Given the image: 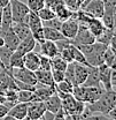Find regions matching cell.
Instances as JSON below:
<instances>
[{"instance_id": "6da1fadb", "label": "cell", "mask_w": 116, "mask_h": 120, "mask_svg": "<svg viewBox=\"0 0 116 120\" xmlns=\"http://www.w3.org/2000/svg\"><path fill=\"white\" fill-rule=\"evenodd\" d=\"M77 47L84 53L87 64L90 66H99L103 64V54L108 46L95 41L93 44L78 45Z\"/></svg>"}, {"instance_id": "7a4b0ae2", "label": "cell", "mask_w": 116, "mask_h": 120, "mask_svg": "<svg viewBox=\"0 0 116 120\" xmlns=\"http://www.w3.org/2000/svg\"><path fill=\"white\" fill-rule=\"evenodd\" d=\"M105 89L100 87H86V86H74L73 95L77 101H81L85 104H91L98 101Z\"/></svg>"}, {"instance_id": "3957f363", "label": "cell", "mask_w": 116, "mask_h": 120, "mask_svg": "<svg viewBox=\"0 0 116 120\" xmlns=\"http://www.w3.org/2000/svg\"><path fill=\"white\" fill-rule=\"evenodd\" d=\"M95 42V36L90 31V29L87 28L86 24H82L79 23V28L78 31L75 36V38L71 39V43L76 46L78 45H88L93 44Z\"/></svg>"}, {"instance_id": "277c9868", "label": "cell", "mask_w": 116, "mask_h": 120, "mask_svg": "<svg viewBox=\"0 0 116 120\" xmlns=\"http://www.w3.org/2000/svg\"><path fill=\"white\" fill-rule=\"evenodd\" d=\"M9 72H11V74L13 75L14 79H16L17 81L23 82V83H27V84H30V86H36L38 83L37 79H36V75H35V72L30 71V69L25 68V67L11 68Z\"/></svg>"}, {"instance_id": "5b68a950", "label": "cell", "mask_w": 116, "mask_h": 120, "mask_svg": "<svg viewBox=\"0 0 116 120\" xmlns=\"http://www.w3.org/2000/svg\"><path fill=\"white\" fill-rule=\"evenodd\" d=\"M9 5H11V9H12L13 22H23L30 12L28 5L20 0H11Z\"/></svg>"}, {"instance_id": "8992f818", "label": "cell", "mask_w": 116, "mask_h": 120, "mask_svg": "<svg viewBox=\"0 0 116 120\" xmlns=\"http://www.w3.org/2000/svg\"><path fill=\"white\" fill-rule=\"evenodd\" d=\"M45 113H46V107L44 102L40 101H35V102H30L28 105V113H27V118L29 120H39L45 119Z\"/></svg>"}, {"instance_id": "52a82bcc", "label": "cell", "mask_w": 116, "mask_h": 120, "mask_svg": "<svg viewBox=\"0 0 116 120\" xmlns=\"http://www.w3.org/2000/svg\"><path fill=\"white\" fill-rule=\"evenodd\" d=\"M81 9H83L86 14H88L92 17L101 19L103 12H105V2L103 0H91L85 6L81 7Z\"/></svg>"}, {"instance_id": "ba28073f", "label": "cell", "mask_w": 116, "mask_h": 120, "mask_svg": "<svg viewBox=\"0 0 116 120\" xmlns=\"http://www.w3.org/2000/svg\"><path fill=\"white\" fill-rule=\"evenodd\" d=\"M78 28H79V22L75 17H70V19H68V20L62 22L60 31L67 39L71 41V39L75 38V36H76V34L78 31Z\"/></svg>"}, {"instance_id": "9c48e42d", "label": "cell", "mask_w": 116, "mask_h": 120, "mask_svg": "<svg viewBox=\"0 0 116 120\" xmlns=\"http://www.w3.org/2000/svg\"><path fill=\"white\" fill-rule=\"evenodd\" d=\"M55 92H56L55 86H45V84L37 83L33 90V102L35 101L44 102L45 99H47L49 96H52Z\"/></svg>"}, {"instance_id": "30bf717a", "label": "cell", "mask_w": 116, "mask_h": 120, "mask_svg": "<svg viewBox=\"0 0 116 120\" xmlns=\"http://www.w3.org/2000/svg\"><path fill=\"white\" fill-rule=\"evenodd\" d=\"M28 105L29 103H22L18 102L9 109L8 114L4 118V119H17V120H23L27 118V113H28Z\"/></svg>"}, {"instance_id": "8fae6325", "label": "cell", "mask_w": 116, "mask_h": 120, "mask_svg": "<svg viewBox=\"0 0 116 120\" xmlns=\"http://www.w3.org/2000/svg\"><path fill=\"white\" fill-rule=\"evenodd\" d=\"M98 71H99V77H100V83H101L102 88L105 90L113 89L112 68L108 65H106V64H101V65L98 66Z\"/></svg>"}, {"instance_id": "7c38bea8", "label": "cell", "mask_w": 116, "mask_h": 120, "mask_svg": "<svg viewBox=\"0 0 116 120\" xmlns=\"http://www.w3.org/2000/svg\"><path fill=\"white\" fill-rule=\"evenodd\" d=\"M44 104L46 107V112H51L54 117V114H56L58 112L62 111V101L59 97V95L55 92L52 96H49L47 99L44 101Z\"/></svg>"}, {"instance_id": "4fadbf2b", "label": "cell", "mask_w": 116, "mask_h": 120, "mask_svg": "<svg viewBox=\"0 0 116 120\" xmlns=\"http://www.w3.org/2000/svg\"><path fill=\"white\" fill-rule=\"evenodd\" d=\"M90 71V66L84 65V64H79V62H75V86H82L85 80H86L87 75Z\"/></svg>"}, {"instance_id": "5bb4252c", "label": "cell", "mask_w": 116, "mask_h": 120, "mask_svg": "<svg viewBox=\"0 0 116 120\" xmlns=\"http://www.w3.org/2000/svg\"><path fill=\"white\" fill-rule=\"evenodd\" d=\"M23 67L28 68L30 71L35 72L37 71L39 67H40V64H39V54L31 51L28 52L23 56Z\"/></svg>"}, {"instance_id": "9a60e30c", "label": "cell", "mask_w": 116, "mask_h": 120, "mask_svg": "<svg viewBox=\"0 0 116 120\" xmlns=\"http://www.w3.org/2000/svg\"><path fill=\"white\" fill-rule=\"evenodd\" d=\"M1 35H2V37H4V39H5V45H6L7 47L12 49L13 51H15L21 41H20V38L17 37V35L14 32L13 27H11L9 29H7L6 31L1 32Z\"/></svg>"}, {"instance_id": "2e32d148", "label": "cell", "mask_w": 116, "mask_h": 120, "mask_svg": "<svg viewBox=\"0 0 116 120\" xmlns=\"http://www.w3.org/2000/svg\"><path fill=\"white\" fill-rule=\"evenodd\" d=\"M40 53L44 54V56H46V57L53 58V57L58 56L60 52H59V47L55 42L45 39L43 43L40 44Z\"/></svg>"}, {"instance_id": "e0dca14e", "label": "cell", "mask_w": 116, "mask_h": 120, "mask_svg": "<svg viewBox=\"0 0 116 120\" xmlns=\"http://www.w3.org/2000/svg\"><path fill=\"white\" fill-rule=\"evenodd\" d=\"M35 75L37 79V82L40 84L45 86H55V82L53 80L52 72L51 71H46L43 68H38L37 71H35Z\"/></svg>"}, {"instance_id": "ac0fdd59", "label": "cell", "mask_w": 116, "mask_h": 120, "mask_svg": "<svg viewBox=\"0 0 116 120\" xmlns=\"http://www.w3.org/2000/svg\"><path fill=\"white\" fill-rule=\"evenodd\" d=\"M83 86H86V87H100L101 86L100 77H99L98 66H90L88 75H87L85 82L83 83Z\"/></svg>"}, {"instance_id": "d6986e66", "label": "cell", "mask_w": 116, "mask_h": 120, "mask_svg": "<svg viewBox=\"0 0 116 120\" xmlns=\"http://www.w3.org/2000/svg\"><path fill=\"white\" fill-rule=\"evenodd\" d=\"M87 28L90 29V31L95 36V38L98 36H100L102 32L106 30V27L105 24L102 23L101 19H98V17H91L86 23Z\"/></svg>"}, {"instance_id": "ffe728a7", "label": "cell", "mask_w": 116, "mask_h": 120, "mask_svg": "<svg viewBox=\"0 0 116 120\" xmlns=\"http://www.w3.org/2000/svg\"><path fill=\"white\" fill-rule=\"evenodd\" d=\"M36 45H37L36 39L33 38L32 35H30V36L25 37L24 39H22V41L20 42V44L16 47V50H17L18 52H21L22 54H25V53H28V52L33 51L35 47H36Z\"/></svg>"}, {"instance_id": "44dd1931", "label": "cell", "mask_w": 116, "mask_h": 120, "mask_svg": "<svg viewBox=\"0 0 116 120\" xmlns=\"http://www.w3.org/2000/svg\"><path fill=\"white\" fill-rule=\"evenodd\" d=\"M23 22H25V23L29 26L31 32L35 31V30H37V29H40V28H43L44 27L42 19L38 16L37 13H35V12H32V11H30L29 12V14L27 15V17L24 19Z\"/></svg>"}, {"instance_id": "7402d4cb", "label": "cell", "mask_w": 116, "mask_h": 120, "mask_svg": "<svg viewBox=\"0 0 116 120\" xmlns=\"http://www.w3.org/2000/svg\"><path fill=\"white\" fill-rule=\"evenodd\" d=\"M13 26V16H12V9L11 5H7L2 8V20H1V30L0 34L9 29Z\"/></svg>"}, {"instance_id": "603a6c76", "label": "cell", "mask_w": 116, "mask_h": 120, "mask_svg": "<svg viewBox=\"0 0 116 120\" xmlns=\"http://www.w3.org/2000/svg\"><path fill=\"white\" fill-rule=\"evenodd\" d=\"M13 30L17 35V37L20 38V41L24 39L25 37H28L31 35V30H30L29 26L25 22H13Z\"/></svg>"}, {"instance_id": "cb8c5ba5", "label": "cell", "mask_w": 116, "mask_h": 120, "mask_svg": "<svg viewBox=\"0 0 116 120\" xmlns=\"http://www.w3.org/2000/svg\"><path fill=\"white\" fill-rule=\"evenodd\" d=\"M44 37L47 41H53V42H58L61 39H66V37L61 34V31L55 28H51V27H44Z\"/></svg>"}, {"instance_id": "d4e9b609", "label": "cell", "mask_w": 116, "mask_h": 120, "mask_svg": "<svg viewBox=\"0 0 116 120\" xmlns=\"http://www.w3.org/2000/svg\"><path fill=\"white\" fill-rule=\"evenodd\" d=\"M69 49H70V52H71V56H73V59L75 62H79V64H84V65H88L86 61V58L84 56V53L73 43L69 44ZM90 66V65H88Z\"/></svg>"}, {"instance_id": "484cf974", "label": "cell", "mask_w": 116, "mask_h": 120, "mask_svg": "<svg viewBox=\"0 0 116 120\" xmlns=\"http://www.w3.org/2000/svg\"><path fill=\"white\" fill-rule=\"evenodd\" d=\"M23 56L21 52H18L17 50H15L11 57V60H9V67L8 69L11 68H21L23 67Z\"/></svg>"}, {"instance_id": "4316f807", "label": "cell", "mask_w": 116, "mask_h": 120, "mask_svg": "<svg viewBox=\"0 0 116 120\" xmlns=\"http://www.w3.org/2000/svg\"><path fill=\"white\" fill-rule=\"evenodd\" d=\"M13 52L14 51L12 49L7 47L6 45L0 47V60L2 61V64H4V66L6 68L9 67V60H11V57H12Z\"/></svg>"}, {"instance_id": "83f0119b", "label": "cell", "mask_w": 116, "mask_h": 120, "mask_svg": "<svg viewBox=\"0 0 116 120\" xmlns=\"http://www.w3.org/2000/svg\"><path fill=\"white\" fill-rule=\"evenodd\" d=\"M75 12H76V11H71V9L68 8L66 5H63L62 7L59 8L58 11H55V14H56V17L60 19V20L63 22V21H66V20L73 17V15Z\"/></svg>"}, {"instance_id": "f1b7e54d", "label": "cell", "mask_w": 116, "mask_h": 120, "mask_svg": "<svg viewBox=\"0 0 116 120\" xmlns=\"http://www.w3.org/2000/svg\"><path fill=\"white\" fill-rule=\"evenodd\" d=\"M55 89L59 92H63V94H73V90H74V84L68 81V80H63L61 82H59L55 84Z\"/></svg>"}, {"instance_id": "f546056e", "label": "cell", "mask_w": 116, "mask_h": 120, "mask_svg": "<svg viewBox=\"0 0 116 120\" xmlns=\"http://www.w3.org/2000/svg\"><path fill=\"white\" fill-rule=\"evenodd\" d=\"M17 101L22 103L33 102V91L30 90H17Z\"/></svg>"}, {"instance_id": "4dcf8cb0", "label": "cell", "mask_w": 116, "mask_h": 120, "mask_svg": "<svg viewBox=\"0 0 116 120\" xmlns=\"http://www.w3.org/2000/svg\"><path fill=\"white\" fill-rule=\"evenodd\" d=\"M51 60H52V68H53V69H59V71H63V72L66 71L68 62L62 59L60 54L53 57V58H51Z\"/></svg>"}, {"instance_id": "1f68e13d", "label": "cell", "mask_w": 116, "mask_h": 120, "mask_svg": "<svg viewBox=\"0 0 116 120\" xmlns=\"http://www.w3.org/2000/svg\"><path fill=\"white\" fill-rule=\"evenodd\" d=\"M113 36H114L113 29H108V28H106V30L102 32L101 35H100V36H98V37L95 38V41L108 46L109 43H110V39H112V37H113Z\"/></svg>"}, {"instance_id": "d6a6232c", "label": "cell", "mask_w": 116, "mask_h": 120, "mask_svg": "<svg viewBox=\"0 0 116 120\" xmlns=\"http://www.w3.org/2000/svg\"><path fill=\"white\" fill-rule=\"evenodd\" d=\"M37 14L42 19V21H47V20H51V19H53V17L56 16L55 12H54L53 9H51L49 7H47V6L43 7Z\"/></svg>"}, {"instance_id": "836d02e7", "label": "cell", "mask_w": 116, "mask_h": 120, "mask_svg": "<svg viewBox=\"0 0 116 120\" xmlns=\"http://www.w3.org/2000/svg\"><path fill=\"white\" fill-rule=\"evenodd\" d=\"M27 5L30 11L38 13L43 7H45V0H27Z\"/></svg>"}, {"instance_id": "e575fe53", "label": "cell", "mask_w": 116, "mask_h": 120, "mask_svg": "<svg viewBox=\"0 0 116 120\" xmlns=\"http://www.w3.org/2000/svg\"><path fill=\"white\" fill-rule=\"evenodd\" d=\"M64 79L68 80V81H70L74 84V82H75V61L69 62L67 65V68L64 71Z\"/></svg>"}, {"instance_id": "d590c367", "label": "cell", "mask_w": 116, "mask_h": 120, "mask_svg": "<svg viewBox=\"0 0 116 120\" xmlns=\"http://www.w3.org/2000/svg\"><path fill=\"white\" fill-rule=\"evenodd\" d=\"M39 64H40V67L39 68H43L46 71H51L52 69V60L49 57H46L44 54H39Z\"/></svg>"}, {"instance_id": "8d00e7d4", "label": "cell", "mask_w": 116, "mask_h": 120, "mask_svg": "<svg viewBox=\"0 0 116 120\" xmlns=\"http://www.w3.org/2000/svg\"><path fill=\"white\" fill-rule=\"evenodd\" d=\"M115 58H116V54L108 46L107 50L105 51V54H103V64H106V65H108L110 67V65L113 64V61L115 60Z\"/></svg>"}, {"instance_id": "74e56055", "label": "cell", "mask_w": 116, "mask_h": 120, "mask_svg": "<svg viewBox=\"0 0 116 120\" xmlns=\"http://www.w3.org/2000/svg\"><path fill=\"white\" fill-rule=\"evenodd\" d=\"M61 24H62V21L58 19L56 16L51 19V20H47V21H43V26L44 27H51V28H55V29H59L61 28Z\"/></svg>"}, {"instance_id": "f35d334b", "label": "cell", "mask_w": 116, "mask_h": 120, "mask_svg": "<svg viewBox=\"0 0 116 120\" xmlns=\"http://www.w3.org/2000/svg\"><path fill=\"white\" fill-rule=\"evenodd\" d=\"M59 54L61 56L62 59L64 60V61H67L68 64L74 61L73 56H71V52H70V49H69V45H67L66 47H63L62 50H60V53H59Z\"/></svg>"}, {"instance_id": "ab89813d", "label": "cell", "mask_w": 116, "mask_h": 120, "mask_svg": "<svg viewBox=\"0 0 116 120\" xmlns=\"http://www.w3.org/2000/svg\"><path fill=\"white\" fill-rule=\"evenodd\" d=\"M51 72H52V76H53V80H54L55 84L64 80V72L63 71H59V69H53L52 68Z\"/></svg>"}, {"instance_id": "60d3db41", "label": "cell", "mask_w": 116, "mask_h": 120, "mask_svg": "<svg viewBox=\"0 0 116 120\" xmlns=\"http://www.w3.org/2000/svg\"><path fill=\"white\" fill-rule=\"evenodd\" d=\"M62 1H63V4H64L68 8H70L71 11L79 9V6H78V4H77V0H62Z\"/></svg>"}, {"instance_id": "b9f144b4", "label": "cell", "mask_w": 116, "mask_h": 120, "mask_svg": "<svg viewBox=\"0 0 116 120\" xmlns=\"http://www.w3.org/2000/svg\"><path fill=\"white\" fill-rule=\"evenodd\" d=\"M109 49L114 52L116 54V35H114L113 37H112V39H110V43H109Z\"/></svg>"}, {"instance_id": "7bdbcfd3", "label": "cell", "mask_w": 116, "mask_h": 120, "mask_svg": "<svg viewBox=\"0 0 116 120\" xmlns=\"http://www.w3.org/2000/svg\"><path fill=\"white\" fill-rule=\"evenodd\" d=\"M112 84L116 86V68H112Z\"/></svg>"}, {"instance_id": "ee69618b", "label": "cell", "mask_w": 116, "mask_h": 120, "mask_svg": "<svg viewBox=\"0 0 116 120\" xmlns=\"http://www.w3.org/2000/svg\"><path fill=\"white\" fill-rule=\"evenodd\" d=\"M108 118H112V119H116V105L114 106V109L108 113Z\"/></svg>"}, {"instance_id": "f6af8a7d", "label": "cell", "mask_w": 116, "mask_h": 120, "mask_svg": "<svg viewBox=\"0 0 116 120\" xmlns=\"http://www.w3.org/2000/svg\"><path fill=\"white\" fill-rule=\"evenodd\" d=\"M6 101H7L6 95H5L4 92H0V104H5V103H6Z\"/></svg>"}, {"instance_id": "bcb514c9", "label": "cell", "mask_w": 116, "mask_h": 120, "mask_svg": "<svg viewBox=\"0 0 116 120\" xmlns=\"http://www.w3.org/2000/svg\"><path fill=\"white\" fill-rule=\"evenodd\" d=\"M11 0H0V8H4L6 7L7 5H9Z\"/></svg>"}, {"instance_id": "7dc6e473", "label": "cell", "mask_w": 116, "mask_h": 120, "mask_svg": "<svg viewBox=\"0 0 116 120\" xmlns=\"http://www.w3.org/2000/svg\"><path fill=\"white\" fill-rule=\"evenodd\" d=\"M1 20H2V8H0V30H1Z\"/></svg>"}, {"instance_id": "c3c4849f", "label": "cell", "mask_w": 116, "mask_h": 120, "mask_svg": "<svg viewBox=\"0 0 116 120\" xmlns=\"http://www.w3.org/2000/svg\"><path fill=\"white\" fill-rule=\"evenodd\" d=\"M88 1H91V0H84V1H83V4L81 5V7H83V6H85V5H86V4H87V2H88ZM81 7H79V8H81Z\"/></svg>"}, {"instance_id": "681fc988", "label": "cell", "mask_w": 116, "mask_h": 120, "mask_svg": "<svg viewBox=\"0 0 116 120\" xmlns=\"http://www.w3.org/2000/svg\"><path fill=\"white\" fill-rule=\"evenodd\" d=\"M83 1H84V0H77V4H78V6H79V7H81V5L83 4Z\"/></svg>"}, {"instance_id": "f907efd6", "label": "cell", "mask_w": 116, "mask_h": 120, "mask_svg": "<svg viewBox=\"0 0 116 120\" xmlns=\"http://www.w3.org/2000/svg\"><path fill=\"white\" fill-rule=\"evenodd\" d=\"M48 1H51V0H45V4H46V2H48Z\"/></svg>"}, {"instance_id": "816d5d0a", "label": "cell", "mask_w": 116, "mask_h": 120, "mask_svg": "<svg viewBox=\"0 0 116 120\" xmlns=\"http://www.w3.org/2000/svg\"><path fill=\"white\" fill-rule=\"evenodd\" d=\"M0 72H1V67H0Z\"/></svg>"}]
</instances>
